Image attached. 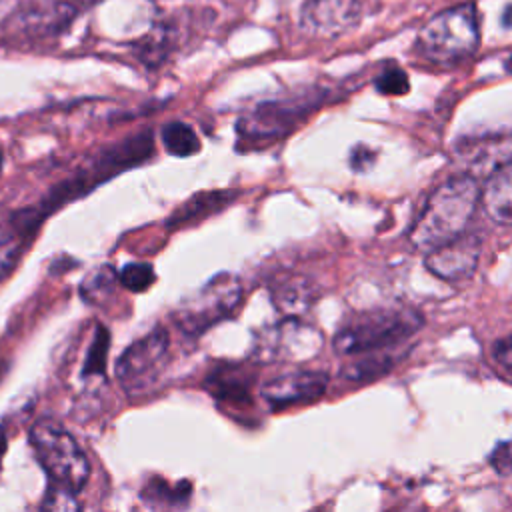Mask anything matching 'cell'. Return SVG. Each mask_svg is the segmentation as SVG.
Masks as SVG:
<instances>
[{
	"instance_id": "obj_1",
	"label": "cell",
	"mask_w": 512,
	"mask_h": 512,
	"mask_svg": "<svg viewBox=\"0 0 512 512\" xmlns=\"http://www.w3.org/2000/svg\"><path fill=\"white\" fill-rule=\"evenodd\" d=\"M480 184L470 174H458L440 184L414 220L410 242L426 254L462 236L480 202Z\"/></svg>"
},
{
	"instance_id": "obj_2",
	"label": "cell",
	"mask_w": 512,
	"mask_h": 512,
	"mask_svg": "<svg viewBox=\"0 0 512 512\" xmlns=\"http://www.w3.org/2000/svg\"><path fill=\"white\" fill-rule=\"evenodd\" d=\"M154 154V134L150 130H142L138 134H130L128 138L114 142L98 150L88 158L84 166H80L70 178L62 180L54 186L48 196L38 204V208L48 216L52 210H58L62 204L72 202L102 182L114 178L116 174L144 164Z\"/></svg>"
},
{
	"instance_id": "obj_3",
	"label": "cell",
	"mask_w": 512,
	"mask_h": 512,
	"mask_svg": "<svg viewBox=\"0 0 512 512\" xmlns=\"http://www.w3.org/2000/svg\"><path fill=\"white\" fill-rule=\"evenodd\" d=\"M480 42L474 4H458L432 16L416 36V50L434 64H456L472 56Z\"/></svg>"
},
{
	"instance_id": "obj_4",
	"label": "cell",
	"mask_w": 512,
	"mask_h": 512,
	"mask_svg": "<svg viewBox=\"0 0 512 512\" xmlns=\"http://www.w3.org/2000/svg\"><path fill=\"white\" fill-rule=\"evenodd\" d=\"M422 326V316L414 310H376L362 314L348 322L334 336V350L338 354H372L392 348Z\"/></svg>"
},
{
	"instance_id": "obj_5",
	"label": "cell",
	"mask_w": 512,
	"mask_h": 512,
	"mask_svg": "<svg viewBox=\"0 0 512 512\" xmlns=\"http://www.w3.org/2000/svg\"><path fill=\"white\" fill-rule=\"evenodd\" d=\"M34 454L52 482L64 490L78 492L90 476V462L70 432L52 418H42L30 428Z\"/></svg>"
},
{
	"instance_id": "obj_6",
	"label": "cell",
	"mask_w": 512,
	"mask_h": 512,
	"mask_svg": "<svg viewBox=\"0 0 512 512\" xmlns=\"http://www.w3.org/2000/svg\"><path fill=\"white\" fill-rule=\"evenodd\" d=\"M320 102L322 94L318 92L260 102L238 118V138L252 146L270 144L278 138H284L298 126V122H302L316 106H320Z\"/></svg>"
},
{
	"instance_id": "obj_7",
	"label": "cell",
	"mask_w": 512,
	"mask_h": 512,
	"mask_svg": "<svg viewBox=\"0 0 512 512\" xmlns=\"http://www.w3.org/2000/svg\"><path fill=\"white\" fill-rule=\"evenodd\" d=\"M242 302V284L238 276L220 272L212 276L194 296L184 300L174 312L178 328L190 336H198L214 324L230 318Z\"/></svg>"
},
{
	"instance_id": "obj_8",
	"label": "cell",
	"mask_w": 512,
	"mask_h": 512,
	"mask_svg": "<svg viewBox=\"0 0 512 512\" xmlns=\"http://www.w3.org/2000/svg\"><path fill=\"white\" fill-rule=\"evenodd\" d=\"M72 0H28L0 22V38L10 42H38L58 38L80 14Z\"/></svg>"
},
{
	"instance_id": "obj_9",
	"label": "cell",
	"mask_w": 512,
	"mask_h": 512,
	"mask_svg": "<svg viewBox=\"0 0 512 512\" xmlns=\"http://www.w3.org/2000/svg\"><path fill=\"white\" fill-rule=\"evenodd\" d=\"M168 346V332L158 326L122 352L116 362V376L128 394L146 390L158 378L168 358Z\"/></svg>"
},
{
	"instance_id": "obj_10",
	"label": "cell",
	"mask_w": 512,
	"mask_h": 512,
	"mask_svg": "<svg viewBox=\"0 0 512 512\" xmlns=\"http://www.w3.org/2000/svg\"><path fill=\"white\" fill-rule=\"evenodd\" d=\"M322 346V336L296 318H286L274 328L262 332L258 352L270 360H308Z\"/></svg>"
},
{
	"instance_id": "obj_11",
	"label": "cell",
	"mask_w": 512,
	"mask_h": 512,
	"mask_svg": "<svg viewBox=\"0 0 512 512\" xmlns=\"http://www.w3.org/2000/svg\"><path fill=\"white\" fill-rule=\"evenodd\" d=\"M360 18L358 0H302L300 28L320 40H332L348 32Z\"/></svg>"
},
{
	"instance_id": "obj_12",
	"label": "cell",
	"mask_w": 512,
	"mask_h": 512,
	"mask_svg": "<svg viewBox=\"0 0 512 512\" xmlns=\"http://www.w3.org/2000/svg\"><path fill=\"white\" fill-rule=\"evenodd\" d=\"M456 154L468 166L470 176H492L496 170L512 162V132H490L462 138L456 144Z\"/></svg>"
},
{
	"instance_id": "obj_13",
	"label": "cell",
	"mask_w": 512,
	"mask_h": 512,
	"mask_svg": "<svg viewBox=\"0 0 512 512\" xmlns=\"http://www.w3.org/2000/svg\"><path fill=\"white\" fill-rule=\"evenodd\" d=\"M480 258V240L476 234H462L452 242L426 254V268L448 282H460L474 274Z\"/></svg>"
},
{
	"instance_id": "obj_14",
	"label": "cell",
	"mask_w": 512,
	"mask_h": 512,
	"mask_svg": "<svg viewBox=\"0 0 512 512\" xmlns=\"http://www.w3.org/2000/svg\"><path fill=\"white\" fill-rule=\"evenodd\" d=\"M328 386V376L314 370H294L270 378L262 386V396L272 408L318 400Z\"/></svg>"
},
{
	"instance_id": "obj_15",
	"label": "cell",
	"mask_w": 512,
	"mask_h": 512,
	"mask_svg": "<svg viewBox=\"0 0 512 512\" xmlns=\"http://www.w3.org/2000/svg\"><path fill=\"white\" fill-rule=\"evenodd\" d=\"M44 218L46 214L36 204L0 220V282L12 272Z\"/></svg>"
},
{
	"instance_id": "obj_16",
	"label": "cell",
	"mask_w": 512,
	"mask_h": 512,
	"mask_svg": "<svg viewBox=\"0 0 512 512\" xmlns=\"http://www.w3.org/2000/svg\"><path fill=\"white\" fill-rule=\"evenodd\" d=\"M480 200L494 222L512 224V162L488 178Z\"/></svg>"
},
{
	"instance_id": "obj_17",
	"label": "cell",
	"mask_w": 512,
	"mask_h": 512,
	"mask_svg": "<svg viewBox=\"0 0 512 512\" xmlns=\"http://www.w3.org/2000/svg\"><path fill=\"white\" fill-rule=\"evenodd\" d=\"M206 388L220 402H230V404L250 402V378L242 368H236V366L214 370L206 380Z\"/></svg>"
},
{
	"instance_id": "obj_18",
	"label": "cell",
	"mask_w": 512,
	"mask_h": 512,
	"mask_svg": "<svg viewBox=\"0 0 512 512\" xmlns=\"http://www.w3.org/2000/svg\"><path fill=\"white\" fill-rule=\"evenodd\" d=\"M234 196H236V192H232V190H212V192L196 194L190 200H186L178 210H174L166 224L170 228H176V226L188 224L192 220L204 218L212 212H220L222 208H226L232 202Z\"/></svg>"
},
{
	"instance_id": "obj_19",
	"label": "cell",
	"mask_w": 512,
	"mask_h": 512,
	"mask_svg": "<svg viewBox=\"0 0 512 512\" xmlns=\"http://www.w3.org/2000/svg\"><path fill=\"white\" fill-rule=\"evenodd\" d=\"M142 500L158 512H178L190 500V484L180 482L172 486L160 478H154L144 486Z\"/></svg>"
},
{
	"instance_id": "obj_20",
	"label": "cell",
	"mask_w": 512,
	"mask_h": 512,
	"mask_svg": "<svg viewBox=\"0 0 512 512\" xmlns=\"http://www.w3.org/2000/svg\"><path fill=\"white\" fill-rule=\"evenodd\" d=\"M272 300L280 312H284L288 318H296L304 310H308L312 302V288L308 286L306 280L300 278L282 280L272 290Z\"/></svg>"
},
{
	"instance_id": "obj_21",
	"label": "cell",
	"mask_w": 512,
	"mask_h": 512,
	"mask_svg": "<svg viewBox=\"0 0 512 512\" xmlns=\"http://www.w3.org/2000/svg\"><path fill=\"white\" fill-rule=\"evenodd\" d=\"M160 138L166 152L176 158H188L200 150V138L196 136L194 128L182 120H172L164 124Z\"/></svg>"
},
{
	"instance_id": "obj_22",
	"label": "cell",
	"mask_w": 512,
	"mask_h": 512,
	"mask_svg": "<svg viewBox=\"0 0 512 512\" xmlns=\"http://www.w3.org/2000/svg\"><path fill=\"white\" fill-rule=\"evenodd\" d=\"M118 282V274L110 266H100L90 276L84 278L80 294L90 304H102L114 292V286Z\"/></svg>"
},
{
	"instance_id": "obj_23",
	"label": "cell",
	"mask_w": 512,
	"mask_h": 512,
	"mask_svg": "<svg viewBox=\"0 0 512 512\" xmlns=\"http://www.w3.org/2000/svg\"><path fill=\"white\" fill-rule=\"evenodd\" d=\"M108 348H110V334L106 330V326L98 324L92 336V342L88 346V354H86V362H84V374L94 376V374H104L106 368V356H108Z\"/></svg>"
},
{
	"instance_id": "obj_24",
	"label": "cell",
	"mask_w": 512,
	"mask_h": 512,
	"mask_svg": "<svg viewBox=\"0 0 512 512\" xmlns=\"http://www.w3.org/2000/svg\"><path fill=\"white\" fill-rule=\"evenodd\" d=\"M118 280L130 292H144L154 284L156 274L148 262H130L118 272Z\"/></svg>"
},
{
	"instance_id": "obj_25",
	"label": "cell",
	"mask_w": 512,
	"mask_h": 512,
	"mask_svg": "<svg viewBox=\"0 0 512 512\" xmlns=\"http://www.w3.org/2000/svg\"><path fill=\"white\" fill-rule=\"evenodd\" d=\"M374 86L380 94L384 96H400V94H406L408 88H410V82H408V74L398 68V66H392V68H386L382 70L376 80H374Z\"/></svg>"
},
{
	"instance_id": "obj_26",
	"label": "cell",
	"mask_w": 512,
	"mask_h": 512,
	"mask_svg": "<svg viewBox=\"0 0 512 512\" xmlns=\"http://www.w3.org/2000/svg\"><path fill=\"white\" fill-rule=\"evenodd\" d=\"M392 358L388 354H378V352H372L370 358L358 362V364H350L348 370L344 372L348 378H354V380H366V378H372L380 372H386L390 370L392 366Z\"/></svg>"
},
{
	"instance_id": "obj_27",
	"label": "cell",
	"mask_w": 512,
	"mask_h": 512,
	"mask_svg": "<svg viewBox=\"0 0 512 512\" xmlns=\"http://www.w3.org/2000/svg\"><path fill=\"white\" fill-rule=\"evenodd\" d=\"M40 512H80V504L74 492L56 486L40 504Z\"/></svg>"
},
{
	"instance_id": "obj_28",
	"label": "cell",
	"mask_w": 512,
	"mask_h": 512,
	"mask_svg": "<svg viewBox=\"0 0 512 512\" xmlns=\"http://www.w3.org/2000/svg\"><path fill=\"white\" fill-rule=\"evenodd\" d=\"M488 460H490V466L498 474H502V476L512 474V440L496 444V448L490 452Z\"/></svg>"
},
{
	"instance_id": "obj_29",
	"label": "cell",
	"mask_w": 512,
	"mask_h": 512,
	"mask_svg": "<svg viewBox=\"0 0 512 512\" xmlns=\"http://www.w3.org/2000/svg\"><path fill=\"white\" fill-rule=\"evenodd\" d=\"M376 160V152L366 148V146H356L350 154V166L356 170V172H364L368 170Z\"/></svg>"
},
{
	"instance_id": "obj_30",
	"label": "cell",
	"mask_w": 512,
	"mask_h": 512,
	"mask_svg": "<svg viewBox=\"0 0 512 512\" xmlns=\"http://www.w3.org/2000/svg\"><path fill=\"white\" fill-rule=\"evenodd\" d=\"M494 360L506 368L508 372H512V334L506 338H500L494 344Z\"/></svg>"
},
{
	"instance_id": "obj_31",
	"label": "cell",
	"mask_w": 512,
	"mask_h": 512,
	"mask_svg": "<svg viewBox=\"0 0 512 512\" xmlns=\"http://www.w3.org/2000/svg\"><path fill=\"white\" fill-rule=\"evenodd\" d=\"M4 452H6V434H4V430L0 428V464H2Z\"/></svg>"
},
{
	"instance_id": "obj_32",
	"label": "cell",
	"mask_w": 512,
	"mask_h": 512,
	"mask_svg": "<svg viewBox=\"0 0 512 512\" xmlns=\"http://www.w3.org/2000/svg\"><path fill=\"white\" fill-rule=\"evenodd\" d=\"M72 2H76L78 6H82V8H84L86 4H90V2H94V0H72Z\"/></svg>"
},
{
	"instance_id": "obj_33",
	"label": "cell",
	"mask_w": 512,
	"mask_h": 512,
	"mask_svg": "<svg viewBox=\"0 0 512 512\" xmlns=\"http://www.w3.org/2000/svg\"><path fill=\"white\" fill-rule=\"evenodd\" d=\"M506 68H508V72H512V54H510L508 60H506Z\"/></svg>"
},
{
	"instance_id": "obj_34",
	"label": "cell",
	"mask_w": 512,
	"mask_h": 512,
	"mask_svg": "<svg viewBox=\"0 0 512 512\" xmlns=\"http://www.w3.org/2000/svg\"><path fill=\"white\" fill-rule=\"evenodd\" d=\"M2 162H4V156H2V150H0V170H2Z\"/></svg>"
}]
</instances>
